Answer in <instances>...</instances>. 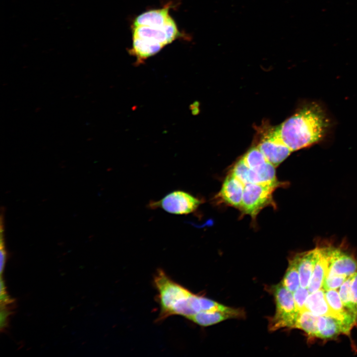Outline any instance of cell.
Wrapping results in <instances>:
<instances>
[{"instance_id": "obj_14", "label": "cell", "mask_w": 357, "mask_h": 357, "mask_svg": "<svg viewBox=\"0 0 357 357\" xmlns=\"http://www.w3.org/2000/svg\"><path fill=\"white\" fill-rule=\"evenodd\" d=\"M234 318L237 317L229 313L220 311H201L193 316L189 321L198 325L206 327Z\"/></svg>"}, {"instance_id": "obj_13", "label": "cell", "mask_w": 357, "mask_h": 357, "mask_svg": "<svg viewBox=\"0 0 357 357\" xmlns=\"http://www.w3.org/2000/svg\"><path fill=\"white\" fill-rule=\"evenodd\" d=\"M305 309L318 316L334 315L326 301L323 288L309 294L305 303Z\"/></svg>"}, {"instance_id": "obj_10", "label": "cell", "mask_w": 357, "mask_h": 357, "mask_svg": "<svg viewBox=\"0 0 357 357\" xmlns=\"http://www.w3.org/2000/svg\"><path fill=\"white\" fill-rule=\"evenodd\" d=\"M244 184L232 174L224 181L219 196L227 204L240 208Z\"/></svg>"}, {"instance_id": "obj_17", "label": "cell", "mask_w": 357, "mask_h": 357, "mask_svg": "<svg viewBox=\"0 0 357 357\" xmlns=\"http://www.w3.org/2000/svg\"><path fill=\"white\" fill-rule=\"evenodd\" d=\"M326 319L323 329L318 333L316 337L327 339L335 337L341 333L347 334L344 325L340 320L330 316H326Z\"/></svg>"}, {"instance_id": "obj_12", "label": "cell", "mask_w": 357, "mask_h": 357, "mask_svg": "<svg viewBox=\"0 0 357 357\" xmlns=\"http://www.w3.org/2000/svg\"><path fill=\"white\" fill-rule=\"evenodd\" d=\"M318 247V257L307 288L309 294L322 288L327 270L328 261L324 247Z\"/></svg>"}, {"instance_id": "obj_22", "label": "cell", "mask_w": 357, "mask_h": 357, "mask_svg": "<svg viewBox=\"0 0 357 357\" xmlns=\"http://www.w3.org/2000/svg\"><path fill=\"white\" fill-rule=\"evenodd\" d=\"M6 304H1L0 313V329H5L7 326V320L11 312L5 307Z\"/></svg>"}, {"instance_id": "obj_5", "label": "cell", "mask_w": 357, "mask_h": 357, "mask_svg": "<svg viewBox=\"0 0 357 357\" xmlns=\"http://www.w3.org/2000/svg\"><path fill=\"white\" fill-rule=\"evenodd\" d=\"M279 185L278 182L245 184L239 208L246 214L255 217L262 209L273 203V193Z\"/></svg>"}, {"instance_id": "obj_23", "label": "cell", "mask_w": 357, "mask_h": 357, "mask_svg": "<svg viewBox=\"0 0 357 357\" xmlns=\"http://www.w3.org/2000/svg\"><path fill=\"white\" fill-rule=\"evenodd\" d=\"M351 294L353 303L357 312V272L354 274L351 285Z\"/></svg>"}, {"instance_id": "obj_25", "label": "cell", "mask_w": 357, "mask_h": 357, "mask_svg": "<svg viewBox=\"0 0 357 357\" xmlns=\"http://www.w3.org/2000/svg\"><path fill=\"white\" fill-rule=\"evenodd\" d=\"M0 293L6 292L4 282L2 279V276H0Z\"/></svg>"}, {"instance_id": "obj_21", "label": "cell", "mask_w": 357, "mask_h": 357, "mask_svg": "<svg viewBox=\"0 0 357 357\" xmlns=\"http://www.w3.org/2000/svg\"><path fill=\"white\" fill-rule=\"evenodd\" d=\"M0 275L2 276L5 262L6 260V252L5 249L4 240V225L3 215L1 214L0 218Z\"/></svg>"}, {"instance_id": "obj_9", "label": "cell", "mask_w": 357, "mask_h": 357, "mask_svg": "<svg viewBox=\"0 0 357 357\" xmlns=\"http://www.w3.org/2000/svg\"><path fill=\"white\" fill-rule=\"evenodd\" d=\"M242 159L252 170L255 183L265 181L273 168V165L267 160L257 147L249 149Z\"/></svg>"}, {"instance_id": "obj_20", "label": "cell", "mask_w": 357, "mask_h": 357, "mask_svg": "<svg viewBox=\"0 0 357 357\" xmlns=\"http://www.w3.org/2000/svg\"><path fill=\"white\" fill-rule=\"evenodd\" d=\"M309 294L307 288L300 286L293 293L296 308L299 312L305 309V303Z\"/></svg>"}, {"instance_id": "obj_16", "label": "cell", "mask_w": 357, "mask_h": 357, "mask_svg": "<svg viewBox=\"0 0 357 357\" xmlns=\"http://www.w3.org/2000/svg\"><path fill=\"white\" fill-rule=\"evenodd\" d=\"M281 283L293 293L300 287L298 261L296 255L290 260L289 266Z\"/></svg>"}, {"instance_id": "obj_6", "label": "cell", "mask_w": 357, "mask_h": 357, "mask_svg": "<svg viewBox=\"0 0 357 357\" xmlns=\"http://www.w3.org/2000/svg\"><path fill=\"white\" fill-rule=\"evenodd\" d=\"M257 147L274 167L278 166L292 152L282 140L277 129L269 125L260 127Z\"/></svg>"}, {"instance_id": "obj_15", "label": "cell", "mask_w": 357, "mask_h": 357, "mask_svg": "<svg viewBox=\"0 0 357 357\" xmlns=\"http://www.w3.org/2000/svg\"><path fill=\"white\" fill-rule=\"evenodd\" d=\"M317 319V316L304 309L298 313L294 328L301 329L309 336L316 337Z\"/></svg>"}, {"instance_id": "obj_24", "label": "cell", "mask_w": 357, "mask_h": 357, "mask_svg": "<svg viewBox=\"0 0 357 357\" xmlns=\"http://www.w3.org/2000/svg\"><path fill=\"white\" fill-rule=\"evenodd\" d=\"M0 296L1 304H9L12 303V299L9 297L6 292L1 293Z\"/></svg>"}, {"instance_id": "obj_8", "label": "cell", "mask_w": 357, "mask_h": 357, "mask_svg": "<svg viewBox=\"0 0 357 357\" xmlns=\"http://www.w3.org/2000/svg\"><path fill=\"white\" fill-rule=\"evenodd\" d=\"M324 247L328 261L326 274L348 277L357 272V262L352 256L333 246Z\"/></svg>"}, {"instance_id": "obj_3", "label": "cell", "mask_w": 357, "mask_h": 357, "mask_svg": "<svg viewBox=\"0 0 357 357\" xmlns=\"http://www.w3.org/2000/svg\"><path fill=\"white\" fill-rule=\"evenodd\" d=\"M328 123L320 107L312 104L287 119L277 129L283 142L294 151L320 141L325 134Z\"/></svg>"}, {"instance_id": "obj_4", "label": "cell", "mask_w": 357, "mask_h": 357, "mask_svg": "<svg viewBox=\"0 0 357 357\" xmlns=\"http://www.w3.org/2000/svg\"><path fill=\"white\" fill-rule=\"evenodd\" d=\"M276 303V312L269 322V329L275 331L282 328H294L299 312L297 310L293 293L282 283L271 289Z\"/></svg>"}, {"instance_id": "obj_18", "label": "cell", "mask_w": 357, "mask_h": 357, "mask_svg": "<svg viewBox=\"0 0 357 357\" xmlns=\"http://www.w3.org/2000/svg\"><path fill=\"white\" fill-rule=\"evenodd\" d=\"M354 274L350 276L347 278L343 284L340 286L338 293L343 305L355 317L357 321V312L356 308L353 303L351 294V285Z\"/></svg>"}, {"instance_id": "obj_19", "label": "cell", "mask_w": 357, "mask_h": 357, "mask_svg": "<svg viewBox=\"0 0 357 357\" xmlns=\"http://www.w3.org/2000/svg\"><path fill=\"white\" fill-rule=\"evenodd\" d=\"M348 277L343 275L326 274L322 288L324 290H336L343 284Z\"/></svg>"}, {"instance_id": "obj_7", "label": "cell", "mask_w": 357, "mask_h": 357, "mask_svg": "<svg viewBox=\"0 0 357 357\" xmlns=\"http://www.w3.org/2000/svg\"><path fill=\"white\" fill-rule=\"evenodd\" d=\"M201 201L191 194L183 190H175L158 201H151V209L161 208L173 214L186 215L194 211Z\"/></svg>"}, {"instance_id": "obj_11", "label": "cell", "mask_w": 357, "mask_h": 357, "mask_svg": "<svg viewBox=\"0 0 357 357\" xmlns=\"http://www.w3.org/2000/svg\"><path fill=\"white\" fill-rule=\"evenodd\" d=\"M319 247L296 254L298 261V270L300 286L307 288L317 261Z\"/></svg>"}, {"instance_id": "obj_2", "label": "cell", "mask_w": 357, "mask_h": 357, "mask_svg": "<svg viewBox=\"0 0 357 357\" xmlns=\"http://www.w3.org/2000/svg\"><path fill=\"white\" fill-rule=\"evenodd\" d=\"M156 291V301L160 311L156 322H160L173 315L188 320L203 311L201 297L172 279L163 269L159 268L153 280Z\"/></svg>"}, {"instance_id": "obj_1", "label": "cell", "mask_w": 357, "mask_h": 357, "mask_svg": "<svg viewBox=\"0 0 357 357\" xmlns=\"http://www.w3.org/2000/svg\"><path fill=\"white\" fill-rule=\"evenodd\" d=\"M171 4L136 16L131 25L132 46L128 52L139 65L183 35L170 14Z\"/></svg>"}]
</instances>
